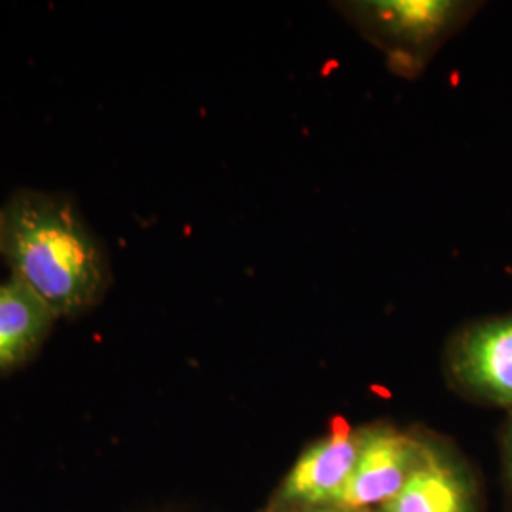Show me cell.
Segmentation results:
<instances>
[{
    "label": "cell",
    "mask_w": 512,
    "mask_h": 512,
    "mask_svg": "<svg viewBox=\"0 0 512 512\" xmlns=\"http://www.w3.org/2000/svg\"><path fill=\"white\" fill-rule=\"evenodd\" d=\"M0 258L59 319L92 311L109 291L103 243L63 194L21 188L0 205Z\"/></svg>",
    "instance_id": "1"
},
{
    "label": "cell",
    "mask_w": 512,
    "mask_h": 512,
    "mask_svg": "<svg viewBox=\"0 0 512 512\" xmlns=\"http://www.w3.org/2000/svg\"><path fill=\"white\" fill-rule=\"evenodd\" d=\"M336 10L349 25L384 54L391 73L418 78L440 48L480 10L465 0H353Z\"/></svg>",
    "instance_id": "2"
},
{
    "label": "cell",
    "mask_w": 512,
    "mask_h": 512,
    "mask_svg": "<svg viewBox=\"0 0 512 512\" xmlns=\"http://www.w3.org/2000/svg\"><path fill=\"white\" fill-rule=\"evenodd\" d=\"M440 365L459 399L512 412V311L458 327L444 344Z\"/></svg>",
    "instance_id": "3"
},
{
    "label": "cell",
    "mask_w": 512,
    "mask_h": 512,
    "mask_svg": "<svg viewBox=\"0 0 512 512\" xmlns=\"http://www.w3.org/2000/svg\"><path fill=\"white\" fill-rule=\"evenodd\" d=\"M427 427L414 423L401 427L389 420L361 425V446L336 509L376 511L420 469L425 458Z\"/></svg>",
    "instance_id": "4"
},
{
    "label": "cell",
    "mask_w": 512,
    "mask_h": 512,
    "mask_svg": "<svg viewBox=\"0 0 512 512\" xmlns=\"http://www.w3.org/2000/svg\"><path fill=\"white\" fill-rule=\"evenodd\" d=\"M359 446L361 425L334 418L325 435L300 450L264 507L272 511L336 509L355 469Z\"/></svg>",
    "instance_id": "5"
},
{
    "label": "cell",
    "mask_w": 512,
    "mask_h": 512,
    "mask_svg": "<svg viewBox=\"0 0 512 512\" xmlns=\"http://www.w3.org/2000/svg\"><path fill=\"white\" fill-rule=\"evenodd\" d=\"M374 512H488L484 475L456 440L427 427L420 469Z\"/></svg>",
    "instance_id": "6"
},
{
    "label": "cell",
    "mask_w": 512,
    "mask_h": 512,
    "mask_svg": "<svg viewBox=\"0 0 512 512\" xmlns=\"http://www.w3.org/2000/svg\"><path fill=\"white\" fill-rule=\"evenodd\" d=\"M55 321L54 313L14 277L0 283V372L29 363Z\"/></svg>",
    "instance_id": "7"
},
{
    "label": "cell",
    "mask_w": 512,
    "mask_h": 512,
    "mask_svg": "<svg viewBox=\"0 0 512 512\" xmlns=\"http://www.w3.org/2000/svg\"><path fill=\"white\" fill-rule=\"evenodd\" d=\"M497 454L503 512H512V412L505 414V420L497 429Z\"/></svg>",
    "instance_id": "8"
},
{
    "label": "cell",
    "mask_w": 512,
    "mask_h": 512,
    "mask_svg": "<svg viewBox=\"0 0 512 512\" xmlns=\"http://www.w3.org/2000/svg\"><path fill=\"white\" fill-rule=\"evenodd\" d=\"M256 512H374V511H344V509H323V511H272V509H266L262 507L260 511Z\"/></svg>",
    "instance_id": "9"
}]
</instances>
